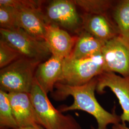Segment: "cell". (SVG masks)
I'll list each match as a JSON object with an SVG mask.
<instances>
[{"label":"cell","instance_id":"obj_19","mask_svg":"<svg viewBox=\"0 0 129 129\" xmlns=\"http://www.w3.org/2000/svg\"><path fill=\"white\" fill-rule=\"evenodd\" d=\"M21 58V55L6 43L0 40V68L2 69Z\"/></svg>","mask_w":129,"mask_h":129},{"label":"cell","instance_id":"obj_12","mask_svg":"<svg viewBox=\"0 0 129 129\" xmlns=\"http://www.w3.org/2000/svg\"><path fill=\"white\" fill-rule=\"evenodd\" d=\"M64 59L52 55L38 65L35 78L47 94L53 91L55 84L60 79L63 71Z\"/></svg>","mask_w":129,"mask_h":129},{"label":"cell","instance_id":"obj_18","mask_svg":"<svg viewBox=\"0 0 129 129\" xmlns=\"http://www.w3.org/2000/svg\"><path fill=\"white\" fill-rule=\"evenodd\" d=\"M0 26L5 29L17 28V10L10 6H0Z\"/></svg>","mask_w":129,"mask_h":129},{"label":"cell","instance_id":"obj_6","mask_svg":"<svg viewBox=\"0 0 129 129\" xmlns=\"http://www.w3.org/2000/svg\"><path fill=\"white\" fill-rule=\"evenodd\" d=\"M74 1L53 0L41 10L46 24L57 26L78 35L82 30V19Z\"/></svg>","mask_w":129,"mask_h":129},{"label":"cell","instance_id":"obj_16","mask_svg":"<svg viewBox=\"0 0 129 129\" xmlns=\"http://www.w3.org/2000/svg\"><path fill=\"white\" fill-rule=\"evenodd\" d=\"M17 128L18 126L14 118L8 93L0 90V129Z\"/></svg>","mask_w":129,"mask_h":129},{"label":"cell","instance_id":"obj_7","mask_svg":"<svg viewBox=\"0 0 129 129\" xmlns=\"http://www.w3.org/2000/svg\"><path fill=\"white\" fill-rule=\"evenodd\" d=\"M104 72L129 77V41L119 36L105 43L102 50Z\"/></svg>","mask_w":129,"mask_h":129},{"label":"cell","instance_id":"obj_2","mask_svg":"<svg viewBox=\"0 0 129 129\" xmlns=\"http://www.w3.org/2000/svg\"><path fill=\"white\" fill-rule=\"evenodd\" d=\"M29 95L40 125L44 129H82L73 116L64 115L54 108L35 78Z\"/></svg>","mask_w":129,"mask_h":129},{"label":"cell","instance_id":"obj_22","mask_svg":"<svg viewBox=\"0 0 129 129\" xmlns=\"http://www.w3.org/2000/svg\"><path fill=\"white\" fill-rule=\"evenodd\" d=\"M16 129H45L41 126H33V127H25V128H18Z\"/></svg>","mask_w":129,"mask_h":129},{"label":"cell","instance_id":"obj_13","mask_svg":"<svg viewBox=\"0 0 129 129\" xmlns=\"http://www.w3.org/2000/svg\"><path fill=\"white\" fill-rule=\"evenodd\" d=\"M16 10L17 28H22L37 39L45 41L46 23L41 7Z\"/></svg>","mask_w":129,"mask_h":129},{"label":"cell","instance_id":"obj_4","mask_svg":"<svg viewBox=\"0 0 129 129\" xmlns=\"http://www.w3.org/2000/svg\"><path fill=\"white\" fill-rule=\"evenodd\" d=\"M102 54L80 59H64L63 71L58 82L72 86H81L104 71Z\"/></svg>","mask_w":129,"mask_h":129},{"label":"cell","instance_id":"obj_1","mask_svg":"<svg viewBox=\"0 0 129 129\" xmlns=\"http://www.w3.org/2000/svg\"><path fill=\"white\" fill-rule=\"evenodd\" d=\"M97 85V77L81 86H72L57 82L53 93V98L57 101L63 100L69 96L73 98L74 102L69 106H61L58 110L61 112L80 110L93 116L97 120V129H107L110 124H116L121 122L120 117L114 110L112 113L106 111L97 101L95 95Z\"/></svg>","mask_w":129,"mask_h":129},{"label":"cell","instance_id":"obj_21","mask_svg":"<svg viewBox=\"0 0 129 129\" xmlns=\"http://www.w3.org/2000/svg\"><path fill=\"white\" fill-rule=\"evenodd\" d=\"M112 129H129V127H128L125 124L119 123L113 125L112 126Z\"/></svg>","mask_w":129,"mask_h":129},{"label":"cell","instance_id":"obj_5","mask_svg":"<svg viewBox=\"0 0 129 129\" xmlns=\"http://www.w3.org/2000/svg\"><path fill=\"white\" fill-rule=\"evenodd\" d=\"M0 34L1 40L17 51L21 57L42 62L52 55L46 42L33 37L21 28H1Z\"/></svg>","mask_w":129,"mask_h":129},{"label":"cell","instance_id":"obj_20","mask_svg":"<svg viewBox=\"0 0 129 129\" xmlns=\"http://www.w3.org/2000/svg\"><path fill=\"white\" fill-rule=\"evenodd\" d=\"M44 1L33 0H1L0 6L13 7L16 9L28 8H40Z\"/></svg>","mask_w":129,"mask_h":129},{"label":"cell","instance_id":"obj_14","mask_svg":"<svg viewBox=\"0 0 129 129\" xmlns=\"http://www.w3.org/2000/svg\"><path fill=\"white\" fill-rule=\"evenodd\" d=\"M105 43L82 30L78 35L74 48L69 57L80 59L102 54Z\"/></svg>","mask_w":129,"mask_h":129},{"label":"cell","instance_id":"obj_3","mask_svg":"<svg viewBox=\"0 0 129 129\" xmlns=\"http://www.w3.org/2000/svg\"><path fill=\"white\" fill-rule=\"evenodd\" d=\"M41 62L21 57L0 71V88L8 93H29L32 88L35 74Z\"/></svg>","mask_w":129,"mask_h":129},{"label":"cell","instance_id":"obj_23","mask_svg":"<svg viewBox=\"0 0 129 129\" xmlns=\"http://www.w3.org/2000/svg\"></svg>","mask_w":129,"mask_h":129},{"label":"cell","instance_id":"obj_10","mask_svg":"<svg viewBox=\"0 0 129 129\" xmlns=\"http://www.w3.org/2000/svg\"><path fill=\"white\" fill-rule=\"evenodd\" d=\"M14 118L18 128L41 126L29 93H8Z\"/></svg>","mask_w":129,"mask_h":129},{"label":"cell","instance_id":"obj_15","mask_svg":"<svg viewBox=\"0 0 129 129\" xmlns=\"http://www.w3.org/2000/svg\"><path fill=\"white\" fill-rule=\"evenodd\" d=\"M111 15L120 36L129 41V0L116 1Z\"/></svg>","mask_w":129,"mask_h":129},{"label":"cell","instance_id":"obj_9","mask_svg":"<svg viewBox=\"0 0 129 129\" xmlns=\"http://www.w3.org/2000/svg\"><path fill=\"white\" fill-rule=\"evenodd\" d=\"M82 30L106 43L120 35L117 25L109 14H87L81 15Z\"/></svg>","mask_w":129,"mask_h":129},{"label":"cell","instance_id":"obj_11","mask_svg":"<svg viewBox=\"0 0 129 129\" xmlns=\"http://www.w3.org/2000/svg\"><path fill=\"white\" fill-rule=\"evenodd\" d=\"M78 37H73L68 31L57 26L46 24L45 41L52 55L64 59L69 57L74 48Z\"/></svg>","mask_w":129,"mask_h":129},{"label":"cell","instance_id":"obj_8","mask_svg":"<svg viewBox=\"0 0 129 129\" xmlns=\"http://www.w3.org/2000/svg\"><path fill=\"white\" fill-rule=\"evenodd\" d=\"M96 91L102 94L109 88L119 100L123 111L120 116L122 123H129V77H123L115 73L103 72L97 77Z\"/></svg>","mask_w":129,"mask_h":129},{"label":"cell","instance_id":"obj_17","mask_svg":"<svg viewBox=\"0 0 129 129\" xmlns=\"http://www.w3.org/2000/svg\"><path fill=\"white\" fill-rule=\"evenodd\" d=\"M84 13L109 14L115 1L111 0H76L74 1Z\"/></svg>","mask_w":129,"mask_h":129}]
</instances>
